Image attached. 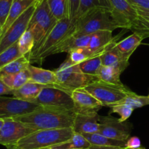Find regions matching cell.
<instances>
[{"label":"cell","mask_w":149,"mask_h":149,"mask_svg":"<svg viewBox=\"0 0 149 149\" xmlns=\"http://www.w3.org/2000/svg\"><path fill=\"white\" fill-rule=\"evenodd\" d=\"M75 112L53 107L40 106L34 111L15 118L32 130H56L72 127Z\"/></svg>","instance_id":"obj_1"},{"label":"cell","mask_w":149,"mask_h":149,"mask_svg":"<svg viewBox=\"0 0 149 149\" xmlns=\"http://www.w3.org/2000/svg\"><path fill=\"white\" fill-rule=\"evenodd\" d=\"M74 23L75 28L72 34L74 36L88 35L100 30L113 31L117 29H124L114 18L110 10L102 7L91 10Z\"/></svg>","instance_id":"obj_2"},{"label":"cell","mask_w":149,"mask_h":149,"mask_svg":"<svg viewBox=\"0 0 149 149\" xmlns=\"http://www.w3.org/2000/svg\"><path fill=\"white\" fill-rule=\"evenodd\" d=\"M73 133L72 127L37 130L7 147V149H44L67 141Z\"/></svg>","instance_id":"obj_3"},{"label":"cell","mask_w":149,"mask_h":149,"mask_svg":"<svg viewBox=\"0 0 149 149\" xmlns=\"http://www.w3.org/2000/svg\"><path fill=\"white\" fill-rule=\"evenodd\" d=\"M75 28V23L68 18L58 21L55 26L48 34L38 48L29 54H27L30 62L34 61L42 64V61L53 55L54 50L72 34Z\"/></svg>","instance_id":"obj_4"},{"label":"cell","mask_w":149,"mask_h":149,"mask_svg":"<svg viewBox=\"0 0 149 149\" xmlns=\"http://www.w3.org/2000/svg\"><path fill=\"white\" fill-rule=\"evenodd\" d=\"M57 22L58 21L50 10L46 0H43L37 4L27 29L31 32L35 42L31 52L38 48Z\"/></svg>","instance_id":"obj_5"},{"label":"cell","mask_w":149,"mask_h":149,"mask_svg":"<svg viewBox=\"0 0 149 149\" xmlns=\"http://www.w3.org/2000/svg\"><path fill=\"white\" fill-rule=\"evenodd\" d=\"M54 72L58 78L59 86L70 92L85 88L91 83L98 81L97 77L83 73L79 65L72 63L68 58Z\"/></svg>","instance_id":"obj_6"},{"label":"cell","mask_w":149,"mask_h":149,"mask_svg":"<svg viewBox=\"0 0 149 149\" xmlns=\"http://www.w3.org/2000/svg\"><path fill=\"white\" fill-rule=\"evenodd\" d=\"M84 88L100 101L102 106L109 107L122 102L131 91L124 84L114 85L99 80L91 83Z\"/></svg>","instance_id":"obj_7"},{"label":"cell","mask_w":149,"mask_h":149,"mask_svg":"<svg viewBox=\"0 0 149 149\" xmlns=\"http://www.w3.org/2000/svg\"><path fill=\"white\" fill-rule=\"evenodd\" d=\"M71 93L58 87L46 86L42 88L38 97L32 103L40 106L74 111V105Z\"/></svg>","instance_id":"obj_8"},{"label":"cell","mask_w":149,"mask_h":149,"mask_svg":"<svg viewBox=\"0 0 149 149\" xmlns=\"http://www.w3.org/2000/svg\"><path fill=\"white\" fill-rule=\"evenodd\" d=\"M37 3L31 5L10 26L0 41V54L18 42L20 37L28 29L30 19L34 13Z\"/></svg>","instance_id":"obj_9"},{"label":"cell","mask_w":149,"mask_h":149,"mask_svg":"<svg viewBox=\"0 0 149 149\" xmlns=\"http://www.w3.org/2000/svg\"><path fill=\"white\" fill-rule=\"evenodd\" d=\"M132 125L127 121L121 122L118 118L108 116L100 117L99 134L114 140L127 141L130 137Z\"/></svg>","instance_id":"obj_10"},{"label":"cell","mask_w":149,"mask_h":149,"mask_svg":"<svg viewBox=\"0 0 149 149\" xmlns=\"http://www.w3.org/2000/svg\"><path fill=\"white\" fill-rule=\"evenodd\" d=\"M34 132L35 130L15 118H5L0 130V144L8 147Z\"/></svg>","instance_id":"obj_11"},{"label":"cell","mask_w":149,"mask_h":149,"mask_svg":"<svg viewBox=\"0 0 149 149\" xmlns=\"http://www.w3.org/2000/svg\"><path fill=\"white\" fill-rule=\"evenodd\" d=\"M40 105L15 97H0V118H15L34 111Z\"/></svg>","instance_id":"obj_12"},{"label":"cell","mask_w":149,"mask_h":149,"mask_svg":"<svg viewBox=\"0 0 149 149\" xmlns=\"http://www.w3.org/2000/svg\"><path fill=\"white\" fill-rule=\"evenodd\" d=\"M71 96L74 102L75 113H98L99 110L103 107L100 101L84 88L72 91Z\"/></svg>","instance_id":"obj_13"},{"label":"cell","mask_w":149,"mask_h":149,"mask_svg":"<svg viewBox=\"0 0 149 149\" xmlns=\"http://www.w3.org/2000/svg\"><path fill=\"white\" fill-rule=\"evenodd\" d=\"M100 117L98 113H76L72 127L73 132L81 134L98 133L100 130Z\"/></svg>","instance_id":"obj_14"},{"label":"cell","mask_w":149,"mask_h":149,"mask_svg":"<svg viewBox=\"0 0 149 149\" xmlns=\"http://www.w3.org/2000/svg\"><path fill=\"white\" fill-rule=\"evenodd\" d=\"M115 40L106 47L104 52L100 56L102 65L115 67L123 72L127 68L130 63L129 60L124 58V56L119 52Z\"/></svg>","instance_id":"obj_15"},{"label":"cell","mask_w":149,"mask_h":149,"mask_svg":"<svg viewBox=\"0 0 149 149\" xmlns=\"http://www.w3.org/2000/svg\"><path fill=\"white\" fill-rule=\"evenodd\" d=\"M27 69H28L30 75L29 81L42 84L44 86H56L61 88L58 84L56 74L54 71L34 67L31 64H29Z\"/></svg>","instance_id":"obj_16"},{"label":"cell","mask_w":149,"mask_h":149,"mask_svg":"<svg viewBox=\"0 0 149 149\" xmlns=\"http://www.w3.org/2000/svg\"><path fill=\"white\" fill-rule=\"evenodd\" d=\"M37 3V0H14L12 4L9 14L8 15L5 24L2 26L1 29L2 32V37L5 34L7 30L10 27V26L21 15L24 13L28 8H29L31 5Z\"/></svg>","instance_id":"obj_17"},{"label":"cell","mask_w":149,"mask_h":149,"mask_svg":"<svg viewBox=\"0 0 149 149\" xmlns=\"http://www.w3.org/2000/svg\"><path fill=\"white\" fill-rule=\"evenodd\" d=\"M112 32L107 30H100L91 34L87 48L94 53H103L106 47L116 39Z\"/></svg>","instance_id":"obj_18"},{"label":"cell","mask_w":149,"mask_h":149,"mask_svg":"<svg viewBox=\"0 0 149 149\" xmlns=\"http://www.w3.org/2000/svg\"><path fill=\"white\" fill-rule=\"evenodd\" d=\"M90 37L91 34L74 36L72 34L54 50L53 54H59V53L69 54L73 50L88 47L90 41Z\"/></svg>","instance_id":"obj_19"},{"label":"cell","mask_w":149,"mask_h":149,"mask_svg":"<svg viewBox=\"0 0 149 149\" xmlns=\"http://www.w3.org/2000/svg\"><path fill=\"white\" fill-rule=\"evenodd\" d=\"M46 86L29 81L18 89L13 91V96L23 101L32 102L40 94L42 88Z\"/></svg>","instance_id":"obj_20"},{"label":"cell","mask_w":149,"mask_h":149,"mask_svg":"<svg viewBox=\"0 0 149 149\" xmlns=\"http://www.w3.org/2000/svg\"><path fill=\"white\" fill-rule=\"evenodd\" d=\"M145 37L141 34L137 32H133L131 35L127 37L125 39L117 42L116 47L119 52L127 59H130L132 54L141 44Z\"/></svg>","instance_id":"obj_21"},{"label":"cell","mask_w":149,"mask_h":149,"mask_svg":"<svg viewBox=\"0 0 149 149\" xmlns=\"http://www.w3.org/2000/svg\"><path fill=\"white\" fill-rule=\"evenodd\" d=\"M122 72L118 69L113 67L102 65L101 68L97 74V78L99 81L114 85H122L120 77Z\"/></svg>","instance_id":"obj_22"},{"label":"cell","mask_w":149,"mask_h":149,"mask_svg":"<svg viewBox=\"0 0 149 149\" xmlns=\"http://www.w3.org/2000/svg\"><path fill=\"white\" fill-rule=\"evenodd\" d=\"M29 64L31 63L28 55L22 56L0 69V79L5 76L16 74L23 71L27 68Z\"/></svg>","instance_id":"obj_23"},{"label":"cell","mask_w":149,"mask_h":149,"mask_svg":"<svg viewBox=\"0 0 149 149\" xmlns=\"http://www.w3.org/2000/svg\"><path fill=\"white\" fill-rule=\"evenodd\" d=\"M86 139L91 143V145H97V146H114V147L125 148L126 141L123 140H114V139L109 138L104 135L94 133V134H83Z\"/></svg>","instance_id":"obj_24"},{"label":"cell","mask_w":149,"mask_h":149,"mask_svg":"<svg viewBox=\"0 0 149 149\" xmlns=\"http://www.w3.org/2000/svg\"><path fill=\"white\" fill-rule=\"evenodd\" d=\"M0 80L10 88L15 90L29 82L30 81V75L28 69L26 68L16 74L3 77Z\"/></svg>","instance_id":"obj_25"},{"label":"cell","mask_w":149,"mask_h":149,"mask_svg":"<svg viewBox=\"0 0 149 149\" xmlns=\"http://www.w3.org/2000/svg\"><path fill=\"white\" fill-rule=\"evenodd\" d=\"M91 145L83 134L74 132L70 140L54 147L58 149H88Z\"/></svg>","instance_id":"obj_26"},{"label":"cell","mask_w":149,"mask_h":149,"mask_svg":"<svg viewBox=\"0 0 149 149\" xmlns=\"http://www.w3.org/2000/svg\"><path fill=\"white\" fill-rule=\"evenodd\" d=\"M46 2L57 21L69 18L68 0H46Z\"/></svg>","instance_id":"obj_27"},{"label":"cell","mask_w":149,"mask_h":149,"mask_svg":"<svg viewBox=\"0 0 149 149\" xmlns=\"http://www.w3.org/2000/svg\"><path fill=\"white\" fill-rule=\"evenodd\" d=\"M102 53H94L91 51H90L87 47L86 48H78V49L73 50L71 52L68 54L67 58L70 60L72 63L75 64H79L81 63L84 62L88 58H93L97 56H100Z\"/></svg>","instance_id":"obj_28"},{"label":"cell","mask_w":149,"mask_h":149,"mask_svg":"<svg viewBox=\"0 0 149 149\" xmlns=\"http://www.w3.org/2000/svg\"><path fill=\"white\" fill-rule=\"evenodd\" d=\"M100 56L101 55L88 58V59L84 61V62L78 64L81 72L86 74L97 77L99 70L102 67Z\"/></svg>","instance_id":"obj_29"},{"label":"cell","mask_w":149,"mask_h":149,"mask_svg":"<svg viewBox=\"0 0 149 149\" xmlns=\"http://www.w3.org/2000/svg\"><path fill=\"white\" fill-rule=\"evenodd\" d=\"M21 56L22 54L18 49V42H15L0 54V69Z\"/></svg>","instance_id":"obj_30"},{"label":"cell","mask_w":149,"mask_h":149,"mask_svg":"<svg viewBox=\"0 0 149 149\" xmlns=\"http://www.w3.org/2000/svg\"><path fill=\"white\" fill-rule=\"evenodd\" d=\"M17 42H18V49L22 56L29 54L35 45L34 37L31 31L29 30H26Z\"/></svg>","instance_id":"obj_31"},{"label":"cell","mask_w":149,"mask_h":149,"mask_svg":"<svg viewBox=\"0 0 149 149\" xmlns=\"http://www.w3.org/2000/svg\"><path fill=\"white\" fill-rule=\"evenodd\" d=\"M120 104H128L134 110L136 108H140L144 106L149 105V97L138 95L131 91L127 96V97L123 100L122 102Z\"/></svg>","instance_id":"obj_32"},{"label":"cell","mask_w":149,"mask_h":149,"mask_svg":"<svg viewBox=\"0 0 149 149\" xmlns=\"http://www.w3.org/2000/svg\"><path fill=\"white\" fill-rule=\"evenodd\" d=\"M110 108H111L110 113H114L118 114L120 116V118L118 119L121 122L127 121L129 119V118L132 116L133 111H134V109L131 106L126 104H116V105H114L113 107H111Z\"/></svg>","instance_id":"obj_33"},{"label":"cell","mask_w":149,"mask_h":149,"mask_svg":"<svg viewBox=\"0 0 149 149\" xmlns=\"http://www.w3.org/2000/svg\"><path fill=\"white\" fill-rule=\"evenodd\" d=\"M97 7H100L98 0H80L79 10L75 21L87 13L88 11Z\"/></svg>","instance_id":"obj_34"},{"label":"cell","mask_w":149,"mask_h":149,"mask_svg":"<svg viewBox=\"0 0 149 149\" xmlns=\"http://www.w3.org/2000/svg\"><path fill=\"white\" fill-rule=\"evenodd\" d=\"M14 0H0V21L5 24Z\"/></svg>","instance_id":"obj_35"},{"label":"cell","mask_w":149,"mask_h":149,"mask_svg":"<svg viewBox=\"0 0 149 149\" xmlns=\"http://www.w3.org/2000/svg\"><path fill=\"white\" fill-rule=\"evenodd\" d=\"M80 6V0H68L69 19L74 22L78 15Z\"/></svg>","instance_id":"obj_36"},{"label":"cell","mask_w":149,"mask_h":149,"mask_svg":"<svg viewBox=\"0 0 149 149\" xmlns=\"http://www.w3.org/2000/svg\"><path fill=\"white\" fill-rule=\"evenodd\" d=\"M126 148L132 149H138L142 148L141 141L140 138L136 136L130 137L126 141Z\"/></svg>","instance_id":"obj_37"},{"label":"cell","mask_w":149,"mask_h":149,"mask_svg":"<svg viewBox=\"0 0 149 149\" xmlns=\"http://www.w3.org/2000/svg\"><path fill=\"white\" fill-rule=\"evenodd\" d=\"M136 9L149 10V0H127Z\"/></svg>","instance_id":"obj_38"},{"label":"cell","mask_w":149,"mask_h":149,"mask_svg":"<svg viewBox=\"0 0 149 149\" xmlns=\"http://www.w3.org/2000/svg\"><path fill=\"white\" fill-rule=\"evenodd\" d=\"M13 89L10 88L3 81L0 80V97H2V95H8V94L13 95Z\"/></svg>","instance_id":"obj_39"},{"label":"cell","mask_w":149,"mask_h":149,"mask_svg":"<svg viewBox=\"0 0 149 149\" xmlns=\"http://www.w3.org/2000/svg\"><path fill=\"white\" fill-rule=\"evenodd\" d=\"M136 10H137V13H138V15H140V17L144 18L146 21H147L149 23V10L136 9Z\"/></svg>","instance_id":"obj_40"},{"label":"cell","mask_w":149,"mask_h":149,"mask_svg":"<svg viewBox=\"0 0 149 149\" xmlns=\"http://www.w3.org/2000/svg\"><path fill=\"white\" fill-rule=\"evenodd\" d=\"M124 148L114 147V146H97V145H91L88 149H123Z\"/></svg>","instance_id":"obj_41"},{"label":"cell","mask_w":149,"mask_h":149,"mask_svg":"<svg viewBox=\"0 0 149 149\" xmlns=\"http://www.w3.org/2000/svg\"><path fill=\"white\" fill-rule=\"evenodd\" d=\"M3 124H4V119L0 118V130H1V129H2Z\"/></svg>","instance_id":"obj_42"},{"label":"cell","mask_w":149,"mask_h":149,"mask_svg":"<svg viewBox=\"0 0 149 149\" xmlns=\"http://www.w3.org/2000/svg\"><path fill=\"white\" fill-rule=\"evenodd\" d=\"M44 149H58L57 148L54 147V146H52V147H49V148H44Z\"/></svg>","instance_id":"obj_43"},{"label":"cell","mask_w":149,"mask_h":149,"mask_svg":"<svg viewBox=\"0 0 149 149\" xmlns=\"http://www.w3.org/2000/svg\"><path fill=\"white\" fill-rule=\"evenodd\" d=\"M145 148H143V147H142V148H138V149H144ZM123 149H132V148H124Z\"/></svg>","instance_id":"obj_44"},{"label":"cell","mask_w":149,"mask_h":149,"mask_svg":"<svg viewBox=\"0 0 149 149\" xmlns=\"http://www.w3.org/2000/svg\"><path fill=\"white\" fill-rule=\"evenodd\" d=\"M2 22H1V21H0V30L2 29Z\"/></svg>","instance_id":"obj_45"},{"label":"cell","mask_w":149,"mask_h":149,"mask_svg":"<svg viewBox=\"0 0 149 149\" xmlns=\"http://www.w3.org/2000/svg\"><path fill=\"white\" fill-rule=\"evenodd\" d=\"M1 39H2V32H1V30H0V41H1Z\"/></svg>","instance_id":"obj_46"},{"label":"cell","mask_w":149,"mask_h":149,"mask_svg":"<svg viewBox=\"0 0 149 149\" xmlns=\"http://www.w3.org/2000/svg\"><path fill=\"white\" fill-rule=\"evenodd\" d=\"M42 1H43V0H37V2H41Z\"/></svg>","instance_id":"obj_47"},{"label":"cell","mask_w":149,"mask_h":149,"mask_svg":"<svg viewBox=\"0 0 149 149\" xmlns=\"http://www.w3.org/2000/svg\"><path fill=\"white\" fill-rule=\"evenodd\" d=\"M148 97H149V94H148Z\"/></svg>","instance_id":"obj_48"},{"label":"cell","mask_w":149,"mask_h":149,"mask_svg":"<svg viewBox=\"0 0 149 149\" xmlns=\"http://www.w3.org/2000/svg\"><path fill=\"white\" fill-rule=\"evenodd\" d=\"M144 149H146V148H144Z\"/></svg>","instance_id":"obj_49"}]
</instances>
